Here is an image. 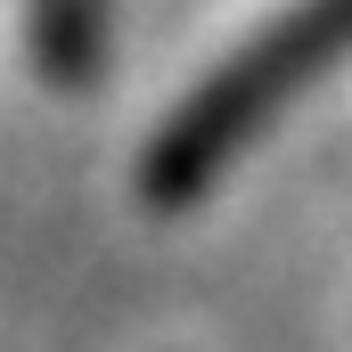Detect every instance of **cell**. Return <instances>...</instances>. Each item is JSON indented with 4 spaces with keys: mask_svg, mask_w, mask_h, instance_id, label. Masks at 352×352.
I'll list each match as a JSON object with an SVG mask.
<instances>
[{
    "mask_svg": "<svg viewBox=\"0 0 352 352\" xmlns=\"http://www.w3.org/2000/svg\"><path fill=\"white\" fill-rule=\"evenodd\" d=\"M336 58H352V0H295L278 8L246 50H230L205 82L180 98V115L140 156V197L148 205H188L238 164V148L263 131L278 107H295Z\"/></svg>",
    "mask_w": 352,
    "mask_h": 352,
    "instance_id": "6da1fadb",
    "label": "cell"
},
{
    "mask_svg": "<svg viewBox=\"0 0 352 352\" xmlns=\"http://www.w3.org/2000/svg\"><path fill=\"white\" fill-rule=\"evenodd\" d=\"M98 50H107V0H33V58L50 82L98 74Z\"/></svg>",
    "mask_w": 352,
    "mask_h": 352,
    "instance_id": "7a4b0ae2",
    "label": "cell"
}]
</instances>
